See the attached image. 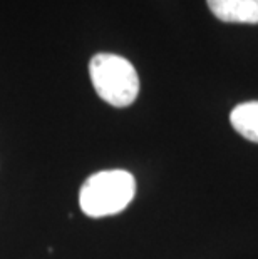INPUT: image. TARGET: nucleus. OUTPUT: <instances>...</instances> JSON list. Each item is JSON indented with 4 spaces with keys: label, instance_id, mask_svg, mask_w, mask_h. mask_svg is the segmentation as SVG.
<instances>
[{
    "label": "nucleus",
    "instance_id": "nucleus-4",
    "mask_svg": "<svg viewBox=\"0 0 258 259\" xmlns=\"http://www.w3.org/2000/svg\"><path fill=\"white\" fill-rule=\"evenodd\" d=\"M230 120L240 136L258 142V101L237 106L230 114Z\"/></svg>",
    "mask_w": 258,
    "mask_h": 259
},
{
    "label": "nucleus",
    "instance_id": "nucleus-3",
    "mask_svg": "<svg viewBox=\"0 0 258 259\" xmlns=\"http://www.w3.org/2000/svg\"><path fill=\"white\" fill-rule=\"evenodd\" d=\"M211 14L222 22L258 24V0H206Z\"/></svg>",
    "mask_w": 258,
    "mask_h": 259
},
{
    "label": "nucleus",
    "instance_id": "nucleus-1",
    "mask_svg": "<svg viewBox=\"0 0 258 259\" xmlns=\"http://www.w3.org/2000/svg\"><path fill=\"white\" fill-rule=\"evenodd\" d=\"M134 176L123 169L92 174L81 187L79 204L86 216L104 218L124 211L134 199Z\"/></svg>",
    "mask_w": 258,
    "mask_h": 259
},
{
    "label": "nucleus",
    "instance_id": "nucleus-2",
    "mask_svg": "<svg viewBox=\"0 0 258 259\" xmlns=\"http://www.w3.org/2000/svg\"><path fill=\"white\" fill-rule=\"evenodd\" d=\"M89 75L97 96L114 107L131 106L139 94L138 72L121 56L96 54L89 62Z\"/></svg>",
    "mask_w": 258,
    "mask_h": 259
}]
</instances>
